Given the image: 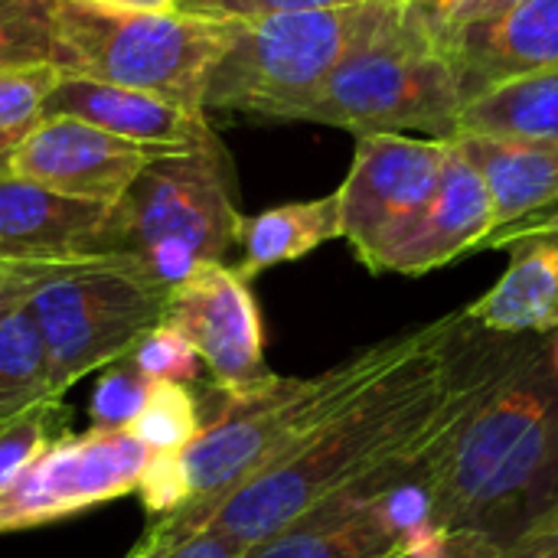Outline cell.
I'll use <instances>...</instances> for the list:
<instances>
[{"label":"cell","instance_id":"1","mask_svg":"<svg viewBox=\"0 0 558 558\" xmlns=\"http://www.w3.org/2000/svg\"><path fill=\"white\" fill-rule=\"evenodd\" d=\"M513 337L474 327L464 311L428 324V337L373 379L291 454L235 487L206 530L255 546L320 500L428 451L497 373Z\"/></svg>","mask_w":558,"mask_h":558},{"label":"cell","instance_id":"2","mask_svg":"<svg viewBox=\"0 0 558 558\" xmlns=\"http://www.w3.org/2000/svg\"><path fill=\"white\" fill-rule=\"evenodd\" d=\"M556 500L558 373L549 333L513 337L428 461L425 530L481 533L504 546Z\"/></svg>","mask_w":558,"mask_h":558},{"label":"cell","instance_id":"3","mask_svg":"<svg viewBox=\"0 0 558 558\" xmlns=\"http://www.w3.org/2000/svg\"><path fill=\"white\" fill-rule=\"evenodd\" d=\"M425 337L428 324L363 347L317 376H275L262 389L242 396L206 386L216 402H203V432L186 451H180L190 500L177 513L154 520L137 546L163 549L203 533L216 507L235 487L291 454L373 379L402 363Z\"/></svg>","mask_w":558,"mask_h":558},{"label":"cell","instance_id":"4","mask_svg":"<svg viewBox=\"0 0 558 558\" xmlns=\"http://www.w3.org/2000/svg\"><path fill=\"white\" fill-rule=\"evenodd\" d=\"M239 226L232 160L213 141L150 157L124 196L108 206L98 255L131 258L170 291L193 268L226 262L239 245Z\"/></svg>","mask_w":558,"mask_h":558},{"label":"cell","instance_id":"5","mask_svg":"<svg viewBox=\"0 0 558 558\" xmlns=\"http://www.w3.org/2000/svg\"><path fill=\"white\" fill-rule=\"evenodd\" d=\"M409 0H373L337 10L242 20L239 36L213 65L203 111H239L298 121L330 72L405 13Z\"/></svg>","mask_w":558,"mask_h":558},{"label":"cell","instance_id":"6","mask_svg":"<svg viewBox=\"0 0 558 558\" xmlns=\"http://www.w3.org/2000/svg\"><path fill=\"white\" fill-rule=\"evenodd\" d=\"M242 20H213L180 10H105L56 0L52 65L203 111L213 65L239 36Z\"/></svg>","mask_w":558,"mask_h":558},{"label":"cell","instance_id":"7","mask_svg":"<svg viewBox=\"0 0 558 558\" xmlns=\"http://www.w3.org/2000/svg\"><path fill=\"white\" fill-rule=\"evenodd\" d=\"M464 98L451 62L428 23L405 13L353 49L307 101L298 121H317L356 134L425 131L432 141H454Z\"/></svg>","mask_w":558,"mask_h":558},{"label":"cell","instance_id":"8","mask_svg":"<svg viewBox=\"0 0 558 558\" xmlns=\"http://www.w3.org/2000/svg\"><path fill=\"white\" fill-rule=\"evenodd\" d=\"M167 288L121 255L52 265L26 311L43 337L49 383L65 396L78 379L124 360L163 320Z\"/></svg>","mask_w":558,"mask_h":558},{"label":"cell","instance_id":"9","mask_svg":"<svg viewBox=\"0 0 558 558\" xmlns=\"http://www.w3.org/2000/svg\"><path fill=\"white\" fill-rule=\"evenodd\" d=\"M435 445L320 500L275 536L248 546L242 558H389L399 553L428 533L422 481Z\"/></svg>","mask_w":558,"mask_h":558},{"label":"cell","instance_id":"10","mask_svg":"<svg viewBox=\"0 0 558 558\" xmlns=\"http://www.w3.org/2000/svg\"><path fill=\"white\" fill-rule=\"evenodd\" d=\"M448 141L405 134H356L353 167L337 190L343 239L379 275L386 252L405 235L438 190Z\"/></svg>","mask_w":558,"mask_h":558},{"label":"cell","instance_id":"11","mask_svg":"<svg viewBox=\"0 0 558 558\" xmlns=\"http://www.w3.org/2000/svg\"><path fill=\"white\" fill-rule=\"evenodd\" d=\"M147 458L150 451L128 432L59 435L0 494V533L36 530L134 494Z\"/></svg>","mask_w":558,"mask_h":558},{"label":"cell","instance_id":"12","mask_svg":"<svg viewBox=\"0 0 558 558\" xmlns=\"http://www.w3.org/2000/svg\"><path fill=\"white\" fill-rule=\"evenodd\" d=\"M163 324L186 337L209 373V386L219 392L242 396L278 376L265 363V330L252 281L226 262L199 265L173 284Z\"/></svg>","mask_w":558,"mask_h":558},{"label":"cell","instance_id":"13","mask_svg":"<svg viewBox=\"0 0 558 558\" xmlns=\"http://www.w3.org/2000/svg\"><path fill=\"white\" fill-rule=\"evenodd\" d=\"M154 150L75 118H39L10 157V173L52 193L114 206Z\"/></svg>","mask_w":558,"mask_h":558},{"label":"cell","instance_id":"14","mask_svg":"<svg viewBox=\"0 0 558 558\" xmlns=\"http://www.w3.org/2000/svg\"><path fill=\"white\" fill-rule=\"evenodd\" d=\"M432 33L464 101L500 82L558 69V0H523L497 16Z\"/></svg>","mask_w":558,"mask_h":558},{"label":"cell","instance_id":"15","mask_svg":"<svg viewBox=\"0 0 558 558\" xmlns=\"http://www.w3.org/2000/svg\"><path fill=\"white\" fill-rule=\"evenodd\" d=\"M484 248H507L510 265L464 317L497 337H546L558 330V213L494 232Z\"/></svg>","mask_w":558,"mask_h":558},{"label":"cell","instance_id":"16","mask_svg":"<svg viewBox=\"0 0 558 558\" xmlns=\"http://www.w3.org/2000/svg\"><path fill=\"white\" fill-rule=\"evenodd\" d=\"M497 232L494 199L477 173V167L461 154L454 141H448L445 167L435 196L418 213V219L405 229V235L386 252L379 262V275H428L484 248V242Z\"/></svg>","mask_w":558,"mask_h":558},{"label":"cell","instance_id":"17","mask_svg":"<svg viewBox=\"0 0 558 558\" xmlns=\"http://www.w3.org/2000/svg\"><path fill=\"white\" fill-rule=\"evenodd\" d=\"M43 118H75L154 154L193 150L219 141L206 121V111L199 108L72 72L56 75V85L43 101Z\"/></svg>","mask_w":558,"mask_h":558},{"label":"cell","instance_id":"18","mask_svg":"<svg viewBox=\"0 0 558 558\" xmlns=\"http://www.w3.org/2000/svg\"><path fill=\"white\" fill-rule=\"evenodd\" d=\"M108 206L52 193L33 180L0 173V262L65 265L98 255Z\"/></svg>","mask_w":558,"mask_h":558},{"label":"cell","instance_id":"19","mask_svg":"<svg viewBox=\"0 0 558 558\" xmlns=\"http://www.w3.org/2000/svg\"><path fill=\"white\" fill-rule=\"evenodd\" d=\"M454 144L484 177L497 232L558 213V141H504L458 134Z\"/></svg>","mask_w":558,"mask_h":558},{"label":"cell","instance_id":"20","mask_svg":"<svg viewBox=\"0 0 558 558\" xmlns=\"http://www.w3.org/2000/svg\"><path fill=\"white\" fill-rule=\"evenodd\" d=\"M330 239H343L337 193L320 196V199H304V203H284L258 216H242V226H239L242 262L235 265V271L245 281H252L255 275L275 265L311 255Z\"/></svg>","mask_w":558,"mask_h":558},{"label":"cell","instance_id":"21","mask_svg":"<svg viewBox=\"0 0 558 558\" xmlns=\"http://www.w3.org/2000/svg\"><path fill=\"white\" fill-rule=\"evenodd\" d=\"M458 134L504 141H558V69L500 82L464 101Z\"/></svg>","mask_w":558,"mask_h":558},{"label":"cell","instance_id":"22","mask_svg":"<svg viewBox=\"0 0 558 558\" xmlns=\"http://www.w3.org/2000/svg\"><path fill=\"white\" fill-rule=\"evenodd\" d=\"M46 396H56L49 383V360L23 304L0 320V425Z\"/></svg>","mask_w":558,"mask_h":558},{"label":"cell","instance_id":"23","mask_svg":"<svg viewBox=\"0 0 558 558\" xmlns=\"http://www.w3.org/2000/svg\"><path fill=\"white\" fill-rule=\"evenodd\" d=\"M203 432V396L196 383L157 379L147 386V399L131 422L128 435H134L147 451L173 454L186 451Z\"/></svg>","mask_w":558,"mask_h":558},{"label":"cell","instance_id":"24","mask_svg":"<svg viewBox=\"0 0 558 558\" xmlns=\"http://www.w3.org/2000/svg\"><path fill=\"white\" fill-rule=\"evenodd\" d=\"M65 435V405L62 396H46L16 418L0 425V494L10 490L26 468Z\"/></svg>","mask_w":558,"mask_h":558},{"label":"cell","instance_id":"25","mask_svg":"<svg viewBox=\"0 0 558 558\" xmlns=\"http://www.w3.org/2000/svg\"><path fill=\"white\" fill-rule=\"evenodd\" d=\"M56 0H0V69L52 62Z\"/></svg>","mask_w":558,"mask_h":558},{"label":"cell","instance_id":"26","mask_svg":"<svg viewBox=\"0 0 558 558\" xmlns=\"http://www.w3.org/2000/svg\"><path fill=\"white\" fill-rule=\"evenodd\" d=\"M147 379L131 366V360H118L101 369V379L92 396V428L98 432H128L147 399Z\"/></svg>","mask_w":558,"mask_h":558},{"label":"cell","instance_id":"27","mask_svg":"<svg viewBox=\"0 0 558 558\" xmlns=\"http://www.w3.org/2000/svg\"><path fill=\"white\" fill-rule=\"evenodd\" d=\"M131 366L147 379H177V383H199V356L196 350L186 343V337L180 330H173L170 324H157L150 333L141 337V343L128 353Z\"/></svg>","mask_w":558,"mask_h":558},{"label":"cell","instance_id":"28","mask_svg":"<svg viewBox=\"0 0 558 558\" xmlns=\"http://www.w3.org/2000/svg\"><path fill=\"white\" fill-rule=\"evenodd\" d=\"M56 75L52 62L0 69V131H29L43 118V101Z\"/></svg>","mask_w":558,"mask_h":558},{"label":"cell","instance_id":"29","mask_svg":"<svg viewBox=\"0 0 558 558\" xmlns=\"http://www.w3.org/2000/svg\"><path fill=\"white\" fill-rule=\"evenodd\" d=\"M134 494L141 497L144 510L154 520H163V517L177 513L180 507H186L190 487H186V474H183L180 451H173V454L150 451V458H147V464L141 471V481H137V490Z\"/></svg>","mask_w":558,"mask_h":558},{"label":"cell","instance_id":"30","mask_svg":"<svg viewBox=\"0 0 558 558\" xmlns=\"http://www.w3.org/2000/svg\"><path fill=\"white\" fill-rule=\"evenodd\" d=\"M373 0H186L180 13L213 16V20H262L275 13H304V10H337Z\"/></svg>","mask_w":558,"mask_h":558},{"label":"cell","instance_id":"31","mask_svg":"<svg viewBox=\"0 0 558 558\" xmlns=\"http://www.w3.org/2000/svg\"><path fill=\"white\" fill-rule=\"evenodd\" d=\"M500 546L481 533H425L389 558H497Z\"/></svg>","mask_w":558,"mask_h":558},{"label":"cell","instance_id":"32","mask_svg":"<svg viewBox=\"0 0 558 558\" xmlns=\"http://www.w3.org/2000/svg\"><path fill=\"white\" fill-rule=\"evenodd\" d=\"M497 558H558V500L504 543Z\"/></svg>","mask_w":558,"mask_h":558},{"label":"cell","instance_id":"33","mask_svg":"<svg viewBox=\"0 0 558 558\" xmlns=\"http://www.w3.org/2000/svg\"><path fill=\"white\" fill-rule=\"evenodd\" d=\"M49 268L52 265H3L0 262V320L29 301V294L39 288Z\"/></svg>","mask_w":558,"mask_h":558},{"label":"cell","instance_id":"34","mask_svg":"<svg viewBox=\"0 0 558 558\" xmlns=\"http://www.w3.org/2000/svg\"><path fill=\"white\" fill-rule=\"evenodd\" d=\"M517 3H523V0H458L441 16H435L428 26L432 29H454V26H464V23H474V20L497 16V13H504V10H510Z\"/></svg>","mask_w":558,"mask_h":558},{"label":"cell","instance_id":"35","mask_svg":"<svg viewBox=\"0 0 558 558\" xmlns=\"http://www.w3.org/2000/svg\"><path fill=\"white\" fill-rule=\"evenodd\" d=\"M105 10H173V0H82Z\"/></svg>","mask_w":558,"mask_h":558},{"label":"cell","instance_id":"36","mask_svg":"<svg viewBox=\"0 0 558 558\" xmlns=\"http://www.w3.org/2000/svg\"><path fill=\"white\" fill-rule=\"evenodd\" d=\"M26 131H0V173H10V157Z\"/></svg>","mask_w":558,"mask_h":558},{"label":"cell","instance_id":"37","mask_svg":"<svg viewBox=\"0 0 558 558\" xmlns=\"http://www.w3.org/2000/svg\"><path fill=\"white\" fill-rule=\"evenodd\" d=\"M451 3H458V0H409V7H412L425 23H432L435 16H441Z\"/></svg>","mask_w":558,"mask_h":558},{"label":"cell","instance_id":"38","mask_svg":"<svg viewBox=\"0 0 558 558\" xmlns=\"http://www.w3.org/2000/svg\"><path fill=\"white\" fill-rule=\"evenodd\" d=\"M549 347H553V366H556V373H558V330L549 333Z\"/></svg>","mask_w":558,"mask_h":558},{"label":"cell","instance_id":"39","mask_svg":"<svg viewBox=\"0 0 558 558\" xmlns=\"http://www.w3.org/2000/svg\"><path fill=\"white\" fill-rule=\"evenodd\" d=\"M183 3H186V0H173V10H177V7H183Z\"/></svg>","mask_w":558,"mask_h":558}]
</instances>
